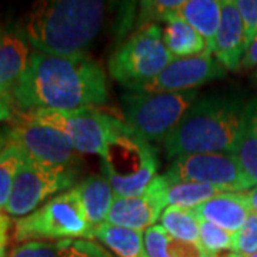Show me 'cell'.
<instances>
[{
	"mask_svg": "<svg viewBox=\"0 0 257 257\" xmlns=\"http://www.w3.org/2000/svg\"><path fill=\"white\" fill-rule=\"evenodd\" d=\"M9 257H111L89 239L28 241L12 248Z\"/></svg>",
	"mask_w": 257,
	"mask_h": 257,
	"instance_id": "15",
	"label": "cell"
},
{
	"mask_svg": "<svg viewBox=\"0 0 257 257\" xmlns=\"http://www.w3.org/2000/svg\"><path fill=\"white\" fill-rule=\"evenodd\" d=\"M145 246L149 257H204L199 244L172 237L160 224L145 230Z\"/></svg>",
	"mask_w": 257,
	"mask_h": 257,
	"instance_id": "22",
	"label": "cell"
},
{
	"mask_svg": "<svg viewBox=\"0 0 257 257\" xmlns=\"http://www.w3.org/2000/svg\"><path fill=\"white\" fill-rule=\"evenodd\" d=\"M10 230L0 227V257H6V247L9 243Z\"/></svg>",
	"mask_w": 257,
	"mask_h": 257,
	"instance_id": "32",
	"label": "cell"
},
{
	"mask_svg": "<svg viewBox=\"0 0 257 257\" xmlns=\"http://www.w3.org/2000/svg\"><path fill=\"white\" fill-rule=\"evenodd\" d=\"M233 155L257 186V100L246 104L237 145Z\"/></svg>",
	"mask_w": 257,
	"mask_h": 257,
	"instance_id": "21",
	"label": "cell"
},
{
	"mask_svg": "<svg viewBox=\"0 0 257 257\" xmlns=\"http://www.w3.org/2000/svg\"><path fill=\"white\" fill-rule=\"evenodd\" d=\"M74 189L80 197L83 210L90 226L96 227L104 223L116 197L107 179L101 176H89Z\"/></svg>",
	"mask_w": 257,
	"mask_h": 257,
	"instance_id": "17",
	"label": "cell"
},
{
	"mask_svg": "<svg viewBox=\"0 0 257 257\" xmlns=\"http://www.w3.org/2000/svg\"><path fill=\"white\" fill-rule=\"evenodd\" d=\"M254 80H256V82H257V72H256V74H254Z\"/></svg>",
	"mask_w": 257,
	"mask_h": 257,
	"instance_id": "37",
	"label": "cell"
},
{
	"mask_svg": "<svg viewBox=\"0 0 257 257\" xmlns=\"http://www.w3.org/2000/svg\"><path fill=\"white\" fill-rule=\"evenodd\" d=\"M220 193L223 192L210 184L196 183V182L167 183L165 194L166 206L194 209Z\"/></svg>",
	"mask_w": 257,
	"mask_h": 257,
	"instance_id": "24",
	"label": "cell"
},
{
	"mask_svg": "<svg viewBox=\"0 0 257 257\" xmlns=\"http://www.w3.org/2000/svg\"><path fill=\"white\" fill-rule=\"evenodd\" d=\"M3 33H5V30L0 28V39H2V36H3Z\"/></svg>",
	"mask_w": 257,
	"mask_h": 257,
	"instance_id": "35",
	"label": "cell"
},
{
	"mask_svg": "<svg viewBox=\"0 0 257 257\" xmlns=\"http://www.w3.org/2000/svg\"><path fill=\"white\" fill-rule=\"evenodd\" d=\"M163 30V42L173 59L193 57L209 52L206 40L194 29L176 15L166 23ZM210 53V52H209Z\"/></svg>",
	"mask_w": 257,
	"mask_h": 257,
	"instance_id": "19",
	"label": "cell"
},
{
	"mask_svg": "<svg viewBox=\"0 0 257 257\" xmlns=\"http://www.w3.org/2000/svg\"><path fill=\"white\" fill-rule=\"evenodd\" d=\"M226 69L211 53L173 59L155 79L135 87V92L143 93H177L196 90L204 83L223 77Z\"/></svg>",
	"mask_w": 257,
	"mask_h": 257,
	"instance_id": "11",
	"label": "cell"
},
{
	"mask_svg": "<svg viewBox=\"0 0 257 257\" xmlns=\"http://www.w3.org/2000/svg\"><path fill=\"white\" fill-rule=\"evenodd\" d=\"M92 237L93 227L74 187L55 196L32 214L19 219L13 226V240L19 244Z\"/></svg>",
	"mask_w": 257,
	"mask_h": 257,
	"instance_id": "4",
	"label": "cell"
},
{
	"mask_svg": "<svg viewBox=\"0 0 257 257\" xmlns=\"http://www.w3.org/2000/svg\"><path fill=\"white\" fill-rule=\"evenodd\" d=\"M182 0H156V2H142L139 13V28L143 29L153 26L157 22L167 23L170 19L179 15L182 8Z\"/></svg>",
	"mask_w": 257,
	"mask_h": 257,
	"instance_id": "26",
	"label": "cell"
},
{
	"mask_svg": "<svg viewBox=\"0 0 257 257\" xmlns=\"http://www.w3.org/2000/svg\"><path fill=\"white\" fill-rule=\"evenodd\" d=\"M25 156L26 153L18 145L13 143H9L0 152V210L2 211H5V207L9 202L15 179L25 160Z\"/></svg>",
	"mask_w": 257,
	"mask_h": 257,
	"instance_id": "25",
	"label": "cell"
},
{
	"mask_svg": "<svg viewBox=\"0 0 257 257\" xmlns=\"http://www.w3.org/2000/svg\"><path fill=\"white\" fill-rule=\"evenodd\" d=\"M246 199H247V203L248 206H250L251 213H256L257 214V186L253 187L250 192H246Z\"/></svg>",
	"mask_w": 257,
	"mask_h": 257,
	"instance_id": "33",
	"label": "cell"
},
{
	"mask_svg": "<svg viewBox=\"0 0 257 257\" xmlns=\"http://www.w3.org/2000/svg\"><path fill=\"white\" fill-rule=\"evenodd\" d=\"M26 113L39 123L59 130L77 153L99 155L101 159L107 156L111 143L127 128L126 123L96 109L32 110Z\"/></svg>",
	"mask_w": 257,
	"mask_h": 257,
	"instance_id": "5",
	"label": "cell"
},
{
	"mask_svg": "<svg viewBox=\"0 0 257 257\" xmlns=\"http://www.w3.org/2000/svg\"><path fill=\"white\" fill-rule=\"evenodd\" d=\"M15 100L13 94L6 87L0 84V121H6L12 119L15 113Z\"/></svg>",
	"mask_w": 257,
	"mask_h": 257,
	"instance_id": "30",
	"label": "cell"
},
{
	"mask_svg": "<svg viewBox=\"0 0 257 257\" xmlns=\"http://www.w3.org/2000/svg\"><path fill=\"white\" fill-rule=\"evenodd\" d=\"M12 94L18 110L73 111L106 103L109 86L101 66L89 56L32 52Z\"/></svg>",
	"mask_w": 257,
	"mask_h": 257,
	"instance_id": "1",
	"label": "cell"
},
{
	"mask_svg": "<svg viewBox=\"0 0 257 257\" xmlns=\"http://www.w3.org/2000/svg\"><path fill=\"white\" fill-rule=\"evenodd\" d=\"M163 177L167 183L196 182L210 184L223 193H246L256 187L231 153H203L177 157Z\"/></svg>",
	"mask_w": 257,
	"mask_h": 257,
	"instance_id": "9",
	"label": "cell"
},
{
	"mask_svg": "<svg viewBox=\"0 0 257 257\" xmlns=\"http://www.w3.org/2000/svg\"><path fill=\"white\" fill-rule=\"evenodd\" d=\"M30 55L28 39L20 29L5 30L0 39V84L3 87L13 90L28 69Z\"/></svg>",
	"mask_w": 257,
	"mask_h": 257,
	"instance_id": "16",
	"label": "cell"
},
{
	"mask_svg": "<svg viewBox=\"0 0 257 257\" xmlns=\"http://www.w3.org/2000/svg\"><path fill=\"white\" fill-rule=\"evenodd\" d=\"M227 257H240V256L234 254V253L231 251V253H229V254H227ZM246 257H257V251H256V253H253V254H250V256H246Z\"/></svg>",
	"mask_w": 257,
	"mask_h": 257,
	"instance_id": "34",
	"label": "cell"
},
{
	"mask_svg": "<svg viewBox=\"0 0 257 257\" xmlns=\"http://www.w3.org/2000/svg\"><path fill=\"white\" fill-rule=\"evenodd\" d=\"M173 60L157 25L139 29L109 59L110 76L128 89L155 79Z\"/></svg>",
	"mask_w": 257,
	"mask_h": 257,
	"instance_id": "7",
	"label": "cell"
},
{
	"mask_svg": "<svg viewBox=\"0 0 257 257\" xmlns=\"http://www.w3.org/2000/svg\"><path fill=\"white\" fill-rule=\"evenodd\" d=\"M179 16L200 33L207 43V50L213 53L221 20L220 0H186L179 9Z\"/></svg>",
	"mask_w": 257,
	"mask_h": 257,
	"instance_id": "18",
	"label": "cell"
},
{
	"mask_svg": "<svg viewBox=\"0 0 257 257\" xmlns=\"http://www.w3.org/2000/svg\"><path fill=\"white\" fill-rule=\"evenodd\" d=\"M9 143L18 145L29 157L52 166L74 169L77 152L59 130L33 120L26 111L15 109Z\"/></svg>",
	"mask_w": 257,
	"mask_h": 257,
	"instance_id": "10",
	"label": "cell"
},
{
	"mask_svg": "<svg viewBox=\"0 0 257 257\" xmlns=\"http://www.w3.org/2000/svg\"><path fill=\"white\" fill-rule=\"evenodd\" d=\"M210 257H221V254H209Z\"/></svg>",
	"mask_w": 257,
	"mask_h": 257,
	"instance_id": "36",
	"label": "cell"
},
{
	"mask_svg": "<svg viewBox=\"0 0 257 257\" xmlns=\"http://www.w3.org/2000/svg\"><path fill=\"white\" fill-rule=\"evenodd\" d=\"M159 223L172 237L200 244V219L192 209L167 206Z\"/></svg>",
	"mask_w": 257,
	"mask_h": 257,
	"instance_id": "23",
	"label": "cell"
},
{
	"mask_svg": "<svg viewBox=\"0 0 257 257\" xmlns=\"http://www.w3.org/2000/svg\"><path fill=\"white\" fill-rule=\"evenodd\" d=\"M207 254H221L233 250V233L200 219V244Z\"/></svg>",
	"mask_w": 257,
	"mask_h": 257,
	"instance_id": "27",
	"label": "cell"
},
{
	"mask_svg": "<svg viewBox=\"0 0 257 257\" xmlns=\"http://www.w3.org/2000/svg\"><path fill=\"white\" fill-rule=\"evenodd\" d=\"M196 100V90L128 93L123 96L124 120L128 127L143 140H165Z\"/></svg>",
	"mask_w": 257,
	"mask_h": 257,
	"instance_id": "6",
	"label": "cell"
},
{
	"mask_svg": "<svg viewBox=\"0 0 257 257\" xmlns=\"http://www.w3.org/2000/svg\"><path fill=\"white\" fill-rule=\"evenodd\" d=\"M93 237L117 257H149L145 246V231L101 223L93 227Z\"/></svg>",
	"mask_w": 257,
	"mask_h": 257,
	"instance_id": "20",
	"label": "cell"
},
{
	"mask_svg": "<svg viewBox=\"0 0 257 257\" xmlns=\"http://www.w3.org/2000/svg\"><path fill=\"white\" fill-rule=\"evenodd\" d=\"M167 182L162 176L150 183L147 190L135 197H114L106 223L145 231L160 220L166 207Z\"/></svg>",
	"mask_w": 257,
	"mask_h": 257,
	"instance_id": "12",
	"label": "cell"
},
{
	"mask_svg": "<svg viewBox=\"0 0 257 257\" xmlns=\"http://www.w3.org/2000/svg\"><path fill=\"white\" fill-rule=\"evenodd\" d=\"M240 67H243V69L257 67V36L251 42V45L248 46L247 52H246V55L243 57V62H241Z\"/></svg>",
	"mask_w": 257,
	"mask_h": 257,
	"instance_id": "31",
	"label": "cell"
},
{
	"mask_svg": "<svg viewBox=\"0 0 257 257\" xmlns=\"http://www.w3.org/2000/svg\"><path fill=\"white\" fill-rule=\"evenodd\" d=\"M74 182L76 169L46 165L26 155L15 179L5 213L16 217L29 216L60 192H67Z\"/></svg>",
	"mask_w": 257,
	"mask_h": 257,
	"instance_id": "8",
	"label": "cell"
},
{
	"mask_svg": "<svg viewBox=\"0 0 257 257\" xmlns=\"http://www.w3.org/2000/svg\"><path fill=\"white\" fill-rule=\"evenodd\" d=\"M244 23L234 0L221 2V20L213 55L226 70H237L247 52Z\"/></svg>",
	"mask_w": 257,
	"mask_h": 257,
	"instance_id": "13",
	"label": "cell"
},
{
	"mask_svg": "<svg viewBox=\"0 0 257 257\" xmlns=\"http://www.w3.org/2000/svg\"><path fill=\"white\" fill-rule=\"evenodd\" d=\"M246 104L234 97L197 99L163 140L167 157L234 152Z\"/></svg>",
	"mask_w": 257,
	"mask_h": 257,
	"instance_id": "3",
	"label": "cell"
},
{
	"mask_svg": "<svg viewBox=\"0 0 257 257\" xmlns=\"http://www.w3.org/2000/svg\"><path fill=\"white\" fill-rule=\"evenodd\" d=\"M234 254L246 257L257 251V214L251 213L244 224L233 234V250Z\"/></svg>",
	"mask_w": 257,
	"mask_h": 257,
	"instance_id": "28",
	"label": "cell"
},
{
	"mask_svg": "<svg viewBox=\"0 0 257 257\" xmlns=\"http://www.w3.org/2000/svg\"><path fill=\"white\" fill-rule=\"evenodd\" d=\"M106 3L100 0H47L30 9L22 33L39 53L84 55L100 33Z\"/></svg>",
	"mask_w": 257,
	"mask_h": 257,
	"instance_id": "2",
	"label": "cell"
},
{
	"mask_svg": "<svg viewBox=\"0 0 257 257\" xmlns=\"http://www.w3.org/2000/svg\"><path fill=\"white\" fill-rule=\"evenodd\" d=\"M236 6L244 23L248 47L257 36V0H236Z\"/></svg>",
	"mask_w": 257,
	"mask_h": 257,
	"instance_id": "29",
	"label": "cell"
},
{
	"mask_svg": "<svg viewBox=\"0 0 257 257\" xmlns=\"http://www.w3.org/2000/svg\"><path fill=\"white\" fill-rule=\"evenodd\" d=\"M192 210L199 219L210 221L233 234L251 214L246 193H220Z\"/></svg>",
	"mask_w": 257,
	"mask_h": 257,
	"instance_id": "14",
	"label": "cell"
}]
</instances>
